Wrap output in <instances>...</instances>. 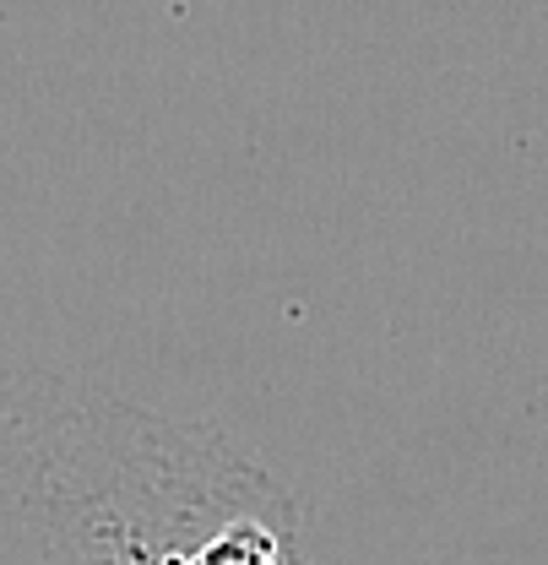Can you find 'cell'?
Segmentation results:
<instances>
[{"label":"cell","instance_id":"1","mask_svg":"<svg viewBox=\"0 0 548 565\" xmlns=\"http://www.w3.org/2000/svg\"><path fill=\"white\" fill-rule=\"evenodd\" d=\"M17 446V565H304L288 500L223 440L87 397Z\"/></svg>","mask_w":548,"mask_h":565}]
</instances>
